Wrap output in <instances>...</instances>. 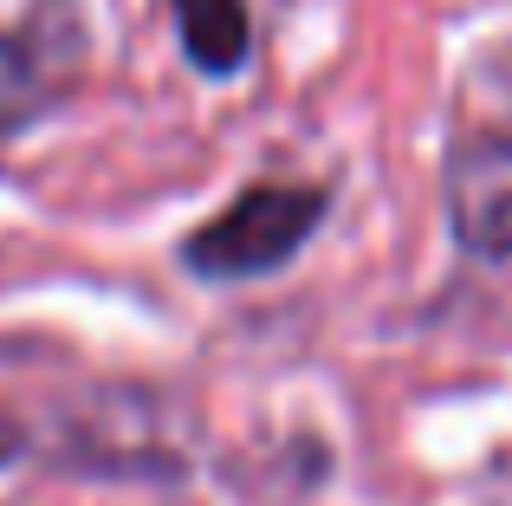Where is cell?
<instances>
[{
    "label": "cell",
    "mask_w": 512,
    "mask_h": 506,
    "mask_svg": "<svg viewBox=\"0 0 512 506\" xmlns=\"http://www.w3.org/2000/svg\"><path fill=\"white\" fill-rule=\"evenodd\" d=\"M182 59L201 78H234L253 59V13L247 0H169Z\"/></svg>",
    "instance_id": "4"
},
{
    "label": "cell",
    "mask_w": 512,
    "mask_h": 506,
    "mask_svg": "<svg viewBox=\"0 0 512 506\" xmlns=\"http://www.w3.org/2000/svg\"><path fill=\"white\" fill-rule=\"evenodd\" d=\"M85 65V26L72 0H46L20 26H0V130H26Z\"/></svg>",
    "instance_id": "2"
},
{
    "label": "cell",
    "mask_w": 512,
    "mask_h": 506,
    "mask_svg": "<svg viewBox=\"0 0 512 506\" xmlns=\"http://www.w3.org/2000/svg\"><path fill=\"white\" fill-rule=\"evenodd\" d=\"M325 221V189L318 182H247L221 215L182 234V273L208 279V286H240V279H266L292 266L305 241Z\"/></svg>",
    "instance_id": "1"
},
{
    "label": "cell",
    "mask_w": 512,
    "mask_h": 506,
    "mask_svg": "<svg viewBox=\"0 0 512 506\" xmlns=\"http://www.w3.org/2000/svg\"><path fill=\"white\" fill-rule=\"evenodd\" d=\"M20 429H7V422H0V468H13V461H20Z\"/></svg>",
    "instance_id": "5"
},
{
    "label": "cell",
    "mask_w": 512,
    "mask_h": 506,
    "mask_svg": "<svg viewBox=\"0 0 512 506\" xmlns=\"http://www.w3.org/2000/svg\"><path fill=\"white\" fill-rule=\"evenodd\" d=\"M441 195H448L454 241L474 253V260L506 266L512 260V137L487 130V137L454 143Z\"/></svg>",
    "instance_id": "3"
}]
</instances>
